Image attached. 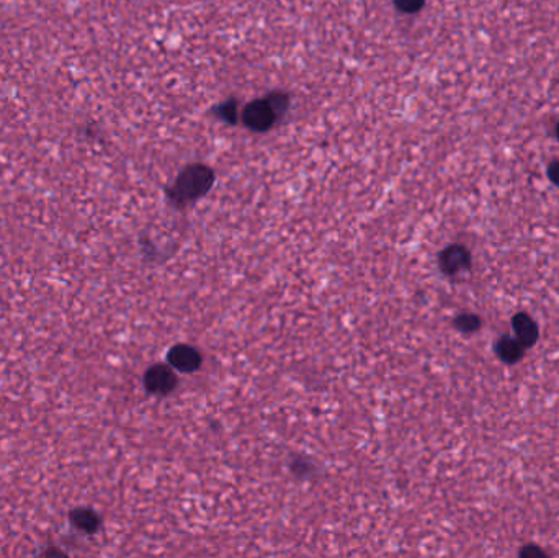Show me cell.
<instances>
[{
    "mask_svg": "<svg viewBox=\"0 0 559 558\" xmlns=\"http://www.w3.org/2000/svg\"><path fill=\"white\" fill-rule=\"evenodd\" d=\"M558 136H559V125H558Z\"/></svg>",
    "mask_w": 559,
    "mask_h": 558,
    "instance_id": "9a60e30c",
    "label": "cell"
},
{
    "mask_svg": "<svg viewBox=\"0 0 559 558\" xmlns=\"http://www.w3.org/2000/svg\"><path fill=\"white\" fill-rule=\"evenodd\" d=\"M514 331L517 339L522 342L525 347L533 346L538 339V328L537 323L533 321L528 314L520 313L514 318Z\"/></svg>",
    "mask_w": 559,
    "mask_h": 558,
    "instance_id": "8992f818",
    "label": "cell"
},
{
    "mask_svg": "<svg viewBox=\"0 0 559 558\" xmlns=\"http://www.w3.org/2000/svg\"><path fill=\"white\" fill-rule=\"evenodd\" d=\"M267 102L270 103V107L274 108L276 115H278L280 112H283L286 108V105H288V98H286V95L283 94H274L271 97L267 98Z\"/></svg>",
    "mask_w": 559,
    "mask_h": 558,
    "instance_id": "30bf717a",
    "label": "cell"
},
{
    "mask_svg": "<svg viewBox=\"0 0 559 558\" xmlns=\"http://www.w3.org/2000/svg\"><path fill=\"white\" fill-rule=\"evenodd\" d=\"M549 177H551L553 182L559 187V162H554V164H551V167H549Z\"/></svg>",
    "mask_w": 559,
    "mask_h": 558,
    "instance_id": "4fadbf2b",
    "label": "cell"
},
{
    "mask_svg": "<svg viewBox=\"0 0 559 558\" xmlns=\"http://www.w3.org/2000/svg\"><path fill=\"white\" fill-rule=\"evenodd\" d=\"M144 385L151 393L167 395L175 388L177 376L169 367L154 365L146 372Z\"/></svg>",
    "mask_w": 559,
    "mask_h": 558,
    "instance_id": "3957f363",
    "label": "cell"
},
{
    "mask_svg": "<svg viewBox=\"0 0 559 558\" xmlns=\"http://www.w3.org/2000/svg\"><path fill=\"white\" fill-rule=\"evenodd\" d=\"M520 555H523V557H533V555H544V552L542 550V548H538V547H535V545H532V547H527V548H523L522 552H520Z\"/></svg>",
    "mask_w": 559,
    "mask_h": 558,
    "instance_id": "7c38bea8",
    "label": "cell"
},
{
    "mask_svg": "<svg viewBox=\"0 0 559 558\" xmlns=\"http://www.w3.org/2000/svg\"><path fill=\"white\" fill-rule=\"evenodd\" d=\"M213 180L214 175L208 167L200 164L190 166L177 179L174 189L170 190V197L177 203L193 202L208 192L213 185Z\"/></svg>",
    "mask_w": 559,
    "mask_h": 558,
    "instance_id": "6da1fadb",
    "label": "cell"
},
{
    "mask_svg": "<svg viewBox=\"0 0 559 558\" xmlns=\"http://www.w3.org/2000/svg\"><path fill=\"white\" fill-rule=\"evenodd\" d=\"M70 521H73L75 527L82 529L85 532L97 531L100 526L98 516L90 509H75V511L70 513Z\"/></svg>",
    "mask_w": 559,
    "mask_h": 558,
    "instance_id": "ba28073f",
    "label": "cell"
},
{
    "mask_svg": "<svg viewBox=\"0 0 559 558\" xmlns=\"http://www.w3.org/2000/svg\"><path fill=\"white\" fill-rule=\"evenodd\" d=\"M223 112H224V118H228L229 122H232L234 118H236V107H234V105H224Z\"/></svg>",
    "mask_w": 559,
    "mask_h": 558,
    "instance_id": "5bb4252c",
    "label": "cell"
},
{
    "mask_svg": "<svg viewBox=\"0 0 559 558\" xmlns=\"http://www.w3.org/2000/svg\"><path fill=\"white\" fill-rule=\"evenodd\" d=\"M523 349L525 346L519 339H514V337H502L497 342V354H499L500 359L507 364H515V362L520 360L523 357Z\"/></svg>",
    "mask_w": 559,
    "mask_h": 558,
    "instance_id": "52a82bcc",
    "label": "cell"
},
{
    "mask_svg": "<svg viewBox=\"0 0 559 558\" xmlns=\"http://www.w3.org/2000/svg\"><path fill=\"white\" fill-rule=\"evenodd\" d=\"M396 7L403 12H417L419 8H422L424 0H394Z\"/></svg>",
    "mask_w": 559,
    "mask_h": 558,
    "instance_id": "8fae6325",
    "label": "cell"
},
{
    "mask_svg": "<svg viewBox=\"0 0 559 558\" xmlns=\"http://www.w3.org/2000/svg\"><path fill=\"white\" fill-rule=\"evenodd\" d=\"M455 326L463 332H472L481 326V319L477 318L476 314L465 313V314H460V316L456 318Z\"/></svg>",
    "mask_w": 559,
    "mask_h": 558,
    "instance_id": "9c48e42d",
    "label": "cell"
},
{
    "mask_svg": "<svg viewBox=\"0 0 559 558\" xmlns=\"http://www.w3.org/2000/svg\"><path fill=\"white\" fill-rule=\"evenodd\" d=\"M167 359H169L172 367H175L179 372H185V374L198 370L200 365H202V355L198 354V351L186 344L172 347Z\"/></svg>",
    "mask_w": 559,
    "mask_h": 558,
    "instance_id": "277c9868",
    "label": "cell"
},
{
    "mask_svg": "<svg viewBox=\"0 0 559 558\" xmlns=\"http://www.w3.org/2000/svg\"><path fill=\"white\" fill-rule=\"evenodd\" d=\"M471 264V256L466 247L450 246L440 254V269L448 275H455Z\"/></svg>",
    "mask_w": 559,
    "mask_h": 558,
    "instance_id": "5b68a950",
    "label": "cell"
},
{
    "mask_svg": "<svg viewBox=\"0 0 559 558\" xmlns=\"http://www.w3.org/2000/svg\"><path fill=\"white\" fill-rule=\"evenodd\" d=\"M244 122L252 130L265 131L274 125L276 113L275 110L270 107V103L265 100H255V102L248 103L242 113Z\"/></svg>",
    "mask_w": 559,
    "mask_h": 558,
    "instance_id": "7a4b0ae2",
    "label": "cell"
}]
</instances>
